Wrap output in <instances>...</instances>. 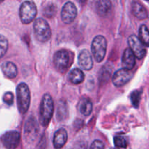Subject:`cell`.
I'll use <instances>...</instances> for the list:
<instances>
[{"label": "cell", "instance_id": "1", "mask_svg": "<svg viewBox=\"0 0 149 149\" xmlns=\"http://www.w3.org/2000/svg\"><path fill=\"white\" fill-rule=\"evenodd\" d=\"M17 108L20 113H26L30 106L31 94L29 87L26 83H20L17 87Z\"/></svg>", "mask_w": 149, "mask_h": 149}, {"label": "cell", "instance_id": "2", "mask_svg": "<svg viewBox=\"0 0 149 149\" xmlns=\"http://www.w3.org/2000/svg\"><path fill=\"white\" fill-rule=\"evenodd\" d=\"M54 112V102L49 94L44 95L40 106V122L42 126H47Z\"/></svg>", "mask_w": 149, "mask_h": 149}, {"label": "cell", "instance_id": "3", "mask_svg": "<svg viewBox=\"0 0 149 149\" xmlns=\"http://www.w3.org/2000/svg\"><path fill=\"white\" fill-rule=\"evenodd\" d=\"M107 41L104 36L99 35L95 36L92 42L91 50L95 59L97 62L103 61L106 54Z\"/></svg>", "mask_w": 149, "mask_h": 149}, {"label": "cell", "instance_id": "4", "mask_svg": "<svg viewBox=\"0 0 149 149\" xmlns=\"http://www.w3.org/2000/svg\"><path fill=\"white\" fill-rule=\"evenodd\" d=\"M35 37L41 42H46L51 37V29L47 22L43 18H38L33 23Z\"/></svg>", "mask_w": 149, "mask_h": 149}, {"label": "cell", "instance_id": "5", "mask_svg": "<svg viewBox=\"0 0 149 149\" xmlns=\"http://www.w3.org/2000/svg\"><path fill=\"white\" fill-rule=\"evenodd\" d=\"M37 9L34 2L31 1H25L20 7V20L24 24L31 23L36 17Z\"/></svg>", "mask_w": 149, "mask_h": 149}, {"label": "cell", "instance_id": "6", "mask_svg": "<svg viewBox=\"0 0 149 149\" xmlns=\"http://www.w3.org/2000/svg\"><path fill=\"white\" fill-rule=\"evenodd\" d=\"M39 124L34 117H30L25 125V138L26 141L31 143L36 140L39 135Z\"/></svg>", "mask_w": 149, "mask_h": 149}, {"label": "cell", "instance_id": "7", "mask_svg": "<svg viewBox=\"0 0 149 149\" xmlns=\"http://www.w3.org/2000/svg\"><path fill=\"white\" fill-rule=\"evenodd\" d=\"M128 44L130 49L132 50L135 55V58L138 59H142L146 54V49L144 47V45L140 41L139 38L135 35H131L128 38Z\"/></svg>", "mask_w": 149, "mask_h": 149}, {"label": "cell", "instance_id": "8", "mask_svg": "<svg viewBox=\"0 0 149 149\" xmlns=\"http://www.w3.org/2000/svg\"><path fill=\"white\" fill-rule=\"evenodd\" d=\"M1 143L7 149H15L20 141V135L16 131H9L1 138Z\"/></svg>", "mask_w": 149, "mask_h": 149}, {"label": "cell", "instance_id": "9", "mask_svg": "<svg viewBox=\"0 0 149 149\" xmlns=\"http://www.w3.org/2000/svg\"><path fill=\"white\" fill-rule=\"evenodd\" d=\"M54 65L55 68L61 72H64L67 69L69 64V55L65 50L58 51L54 55Z\"/></svg>", "mask_w": 149, "mask_h": 149}, {"label": "cell", "instance_id": "10", "mask_svg": "<svg viewBox=\"0 0 149 149\" xmlns=\"http://www.w3.org/2000/svg\"><path fill=\"white\" fill-rule=\"evenodd\" d=\"M77 15V10L76 6L71 1L65 3L61 10V19L66 24L72 23Z\"/></svg>", "mask_w": 149, "mask_h": 149}, {"label": "cell", "instance_id": "11", "mask_svg": "<svg viewBox=\"0 0 149 149\" xmlns=\"http://www.w3.org/2000/svg\"><path fill=\"white\" fill-rule=\"evenodd\" d=\"M132 73L130 71L122 68L114 73L112 78L113 84L116 87H120L126 84L132 79Z\"/></svg>", "mask_w": 149, "mask_h": 149}, {"label": "cell", "instance_id": "12", "mask_svg": "<svg viewBox=\"0 0 149 149\" xmlns=\"http://www.w3.org/2000/svg\"><path fill=\"white\" fill-rule=\"evenodd\" d=\"M79 65L86 71H90L93 67V61L90 52L87 49H83L80 52L78 57Z\"/></svg>", "mask_w": 149, "mask_h": 149}, {"label": "cell", "instance_id": "13", "mask_svg": "<svg viewBox=\"0 0 149 149\" xmlns=\"http://www.w3.org/2000/svg\"><path fill=\"white\" fill-rule=\"evenodd\" d=\"M122 66L125 69L131 71L135 65V56L130 48H127L122 55Z\"/></svg>", "mask_w": 149, "mask_h": 149}, {"label": "cell", "instance_id": "14", "mask_svg": "<svg viewBox=\"0 0 149 149\" xmlns=\"http://www.w3.org/2000/svg\"><path fill=\"white\" fill-rule=\"evenodd\" d=\"M68 139V134L66 130L63 128L58 130L54 135L53 146L55 149H60L62 148Z\"/></svg>", "mask_w": 149, "mask_h": 149}, {"label": "cell", "instance_id": "15", "mask_svg": "<svg viewBox=\"0 0 149 149\" xmlns=\"http://www.w3.org/2000/svg\"><path fill=\"white\" fill-rule=\"evenodd\" d=\"M112 10V4L110 0H98L96 3V10L101 16H107Z\"/></svg>", "mask_w": 149, "mask_h": 149}, {"label": "cell", "instance_id": "16", "mask_svg": "<svg viewBox=\"0 0 149 149\" xmlns=\"http://www.w3.org/2000/svg\"><path fill=\"white\" fill-rule=\"evenodd\" d=\"M2 72L4 75L9 79H13L16 77L17 74V66L12 62H4L3 63L1 66Z\"/></svg>", "mask_w": 149, "mask_h": 149}, {"label": "cell", "instance_id": "17", "mask_svg": "<svg viewBox=\"0 0 149 149\" xmlns=\"http://www.w3.org/2000/svg\"><path fill=\"white\" fill-rule=\"evenodd\" d=\"M132 10L134 15L139 20H144L148 17L146 10L142 4L138 1H133L132 4Z\"/></svg>", "mask_w": 149, "mask_h": 149}, {"label": "cell", "instance_id": "18", "mask_svg": "<svg viewBox=\"0 0 149 149\" xmlns=\"http://www.w3.org/2000/svg\"><path fill=\"white\" fill-rule=\"evenodd\" d=\"M79 111L84 116H89L93 110V103L87 97H84L79 102Z\"/></svg>", "mask_w": 149, "mask_h": 149}, {"label": "cell", "instance_id": "19", "mask_svg": "<svg viewBox=\"0 0 149 149\" xmlns=\"http://www.w3.org/2000/svg\"><path fill=\"white\" fill-rule=\"evenodd\" d=\"M68 80L74 84H78L83 82L84 79V74L82 71L79 68L72 69L68 74Z\"/></svg>", "mask_w": 149, "mask_h": 149}, {"label": "cell", "instance_id": "20", "mask_svg": "<svg viewBox=\"0 0 149 149\" xmlns=\"http://www.w3.org/2000/svg\"><path fill=\"white\" fill-rule=\"evenodd\" d=\"M139 39L143 45L149 47V30L145 25H142L140 27Z\"/></svg>", "mask_w": 149, "mask_h": 149}, {"label": "cell", "instance_id": "21", "mask_svg": "<svg viewBox=\"0 0 149 149\" xmlns=\"http://www.w3.org/2000/svg\"><path fill=\"white\" fill-rule=\"evenodd\" d=\"M114 144L115 146L117 148H126L127 146V139L123 135H117L114 138Z\"/></svg>", "mask_w": 149, "mask_h": 149}, {"label": "cell", "instance_id": "22", "mask_svg": "<svg viewBox=\"0 0 149 149\" xmlns=\"http://www.w3.org/2000/svg\"><path fill=\"white\" fill-rule=\"evenodd\" d=\"M8 49V41L5 36L0 34V58H2Z\"/></svg>", "mask_w": 149, "mask_h": 149}, {"label": "cell", "instance_id": "23", "mask_svg": "<svg viewBox=\"0 0 149 149\" xmlns=\"http://www.w3.org/2000/svg\"><path fill=\"white\" fill-rule=\"evenodd\" d=\"M141 91H139V90H135L130 95V99H131V102H132V105H133L135 107H138L139 106V103L140 100H141Z\"/></svg>", "mask_w": 149, "mask_h": 149}, {"label": "cell", "instance_id": "24", "mask_svg": "<svg viewBox=\"0 0 149 149\" xmlns=\"http://www.w3.org/2000/svg\"><path fill=\"white\" fill-rule=\"evenodd\" d=\"M67 114V110L66 107H65V105L64 103H59L58 104V117L59 119H65V117L66 116Z\"/></svg>", "mask_w": 149, "mask_h": 149}, {"label": "cell", "instance_id": "25", "mask_svg": "<svg viewBox=\"0 0 149 149\" xmlns=\"http://www.w3.org/2000/svg\"><path fill=\"white\" fill-rule=\"evenodd\" d=\"M3 101L7 105H12L14 101V96L13 93L10 92H7L3 96Z\"/></svg>", "mask_w": 149, "mask_h": 149}, {"label": "cell", "instance_id": "26", "mask_svg": "<svg viewBox=\"0 0 149 149\" xmlns=\"http://www.w3.org/2000/svg\"><path fill=\"white\" fill-rule=\"evenodd\" d=\"M105 146L104 143L101 141L99 140H95L93 142L90 149H104Z\"/></svg>", "mask_w": 149, "mask_h": 149}, {"label": "cell", "instance_id": "27", "mask_svg": "<svg viewBox=\"0 0 149 149\" xmlns=\"http://www.w3.org/2000/svg\"><path fill=\"white\" fill-rule=\"evenodd\" d=\"M87 148V145L85 143L82 142V141H78V142L75 143L73 144L71 146H70L68 149H86Z\"/></svg>", "mask_w": 149, "mask_h": 149}, {"label": "cell", "instance_id": "28", "mask_svg": "<svg viewBox=\"0 0 149 149\" xmlns=\"http://www.w3.org/2000/svg\"><path fill=\"white\" fill-rule=\"evenodd\" d=\"M77 1H79V2H81V3H84V2H86L87 0H77Z\"/></svg>", "mask_w": 149, "mask_h": 149}, {"label": "cell", "instance_id": "29", "mask_svg": "<svg viewBox=\"0 0 149 149\" xmlns=\"http://www.w3.org/2000/svg\"><path fill=\"white\" fill-rule=\"evenodd\" d=\"M111 149H119V148H111Z\"/></svg>", "mask_w": 149, "mask_h": 149}, {"label": "cell", "instance_id": "30", "mask_svg": "<svg viewBox=\"0 0 149 149\" xmlns=\"http://www.w3.org/2000/svg\"><path fill=\"white\" fill-rule=\"evenodd\" d=\"M3 1H4V0H0V3H1V2H2Z\"/></svg>", "mask_w": 149, "mask_h": 149}, {"label": "cell", "instance_id": "31", "mask_svg": "<svg viewBox=\"0 0 149 149\" xmlns=\"http://www.w3.org/2000/svg\"><path fill=\"white\" fill-rule=\"evenodd\" d=\"M146 1H149V0H146Z\"/></svg>", "mask_w": 149, "mask_h": 149}]
</instances>
